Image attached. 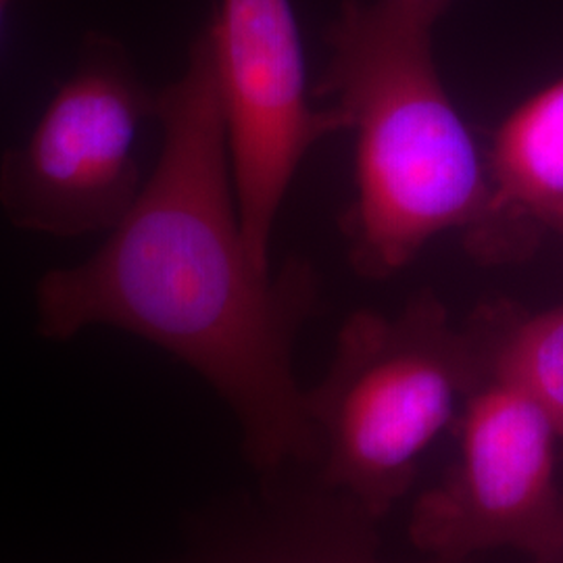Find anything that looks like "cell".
<instances>
[{"label": "cell", "instance_id": "cell-5", "mask_svg": "<svg viewBox=\"0 0 563 563\" xmlns=\"http://www.w3.org/2000/svg\"><path fill=\"white\" fill-rule=\"evenodd\" d=\"M560 444L537 402L483 369L463 402L457 460L411 509L413 547L449 562L493 549L544 560L562 534Z\"/></svg>", "mask_w": 563, "mask_h": 563}, {"label": "cell", "instance_id": "cell-1", "mask_svg": "<svg viewBox=\"0 0 563 563\" xmlns=\"http://www.w3.org/2000/svg\"><path fill=\"white\" fill-rule=\"evenodd\" d=\"M162 153L128 216L86 262L36 284V332L71 341L109 325L162 346L228 402L263 476L318 455L292 342L309 288L274 278L242 236L222 102L199 34L180 78L157 92Z\"/></svg>", "mask_w": 563, "mask_h": 563}, {"label": "cell", "instance_id": "cell-7", "mask_svg": "<svg viewBox=\"0 0 563 563\" xmlns=\"http://www.w3.org/2000/svg\"><path fill=\"white\" fill-rule=\"evenodd\" d=\"M365 509L323 484L320 495L265 488L192 528L178 555L163 563H472L423 555L388 560Z\"/></svg>", "mask_w": 563, "mask_h": 563}, {"label": "cell", "instance_id": "cell-8", "mask_svg": "<svg viewBox=\"0 0 563 563\" xmlns=\"http://www.w3.org/2000/svg\"><path fill=\"white\" fill-rule=\"evenodd\" d=\"M490 201L474 234L484 251L505 223L563 220V80L518 107L497 134L488 165Z\"/></svg>", "mask_w": 563, "mask_h": 563}, {"label": "cell", "instance_id": "cell-11", "mask_svg": "<svg viewBox=\"0 0 563 563\" xmlns=\"http://www.w3.org/2000/svg\"><path fill=\"white\" fill-rule=\"evenodd\" d=\"M20 0H0V32H2V23H4V18H7V13H9V9L13 7V4H18Z\"/></svg>", "mask_w": 563, "mask_h": 563}, {"label": "cell", "instance_id": "cell-6", "mask_svg": "<svg viewBox=\"0 0 563 563\" xmlns=\"http://www.w3.org/2000/svg\"><path fill=\"white\" fill-rule=\"evenodd\" d=\"M209 46L246 249L265 272L282 202L305 155L346 130L305 88L301 34L290 0H220L202 30Z\"/></svg>", "mask_w": 563, "mask_h": 563}, {"label": "cell", "instance_id": "cell-9", "mask_svg": "<svg viewBox=\"0 0 563 563\" xmlns=\"http://www.w3.org/2000/svg\"><path fill=\"white\" fill-rule=\"evenodd\" d=\"M484 372L539 405L563 444V302L499 332L472 334Z\"/></svg>", "mask_w": 563, "mask_h": 563}, {"label": "cell", "instance_id": "cell-3", "mask_svg": "<svg viewBox=\"0 0 563 563\" xmlns=\"http://www.w3.org/2000/svg\"><path fill=\"white\" fill-rule=\"evenodd\" d=\"M481 376L472 334L453 330L432 297L397 316L355 313L325 380L307 395L322 484L383 520Z\"/></svg>", "mask_w": 563, "mask_h": 563}, {"label": "cell", "instance_id": "cell-10", "mask_svg": "<svg viewBox=\"0 0 563 563\" xmlns=\"http://www.w3.org/2000/svg\"><path fill=\"white\" fill-rule=\"evenodd\" d=\"M537 563H563V526H562V534H560V539H558V543L555 547L551 549V553L541 560V562Z\"/></svg>", "mask_w": 563, "mask_h": 563}, {"label": "cell", "instance_id": "cell-2", "mask_svg": "<svg viewBox=\"0 0 563 563\" xmlns=\"http://www.w3.org/2000/svg\"><path fill=\"white\" fill-rule=\"evenodd\" d=\"M449 4L346 0L330 30L325 95L355 136L351 236L369 276L399 272L449 230H474L490 201L488 167L434 59Z\"/></svg>", "mask_w": 563, "mask_h": 563}, {"label": "cell", "instance_id": "cell-4", "mask_svg": "<svg viewBox=\"0 0 563 563\" xmlns=\"http://www.w3.org/2000/svg\"><path fill=\"white\" fill-rule=\"evenodd\" d=\"M151 120L157 92L125 44L90 30L30 136L0 155L7 222L55 239L111 232L141 195L136 144Z\"/></svg>", "mask_w": 563, "mask_h": 563}, {"label": "cell", "instance_id": "cell-12", "mask_svg": "<svg viewBox=\"0 0 563 563\" xmlns=\"http://www.w3.org/2000/svg\"><path fill=\"white\" fill-rule=\"evenodd\" d=\"M553 228H555V230H558V232H560V234H562V236H563V220H562V222L555 223V225H553Z\"/></svg>", "mask_w": 563, "mask_h": 563}]
</instances>
